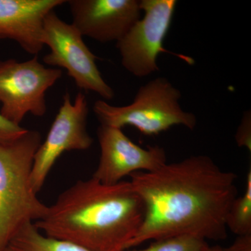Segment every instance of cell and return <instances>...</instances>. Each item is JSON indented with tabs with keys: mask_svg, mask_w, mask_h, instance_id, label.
Returning a JSON list of instances; mask_svg holds the SVG:
<instances>
[{
	"mask_svg": "<svg viewBox=\"0 0 251 251\" xmlns=\"http://www.w3.org/2000/svg\"><path fill=\"white\" fill-rule=\"evenodd\" d=\"M176 4L175 0H140L143 18L117 42L122 66L134 76L146 77L159 71L156 61L161 52L174 54L190 65L194 64L191 57L163 47Z\"/></svg>",
	"mask_w": 251,
	"mask_h": 251,
	"instance_id": "5b68a950",
	"label": "cell"
},
{
	"mask_svg": "<svg viewBox=\"0 0 251 251\" xmlns=\"http://www.w3.org/2000/svg\"><path fill=\"white\" fill-rule=\"evenodd\" d=\"M207 241L193 234L175 236L155 240L143 249H128L125 251H206Z\"/></svg>",
	"mask_w": 251,
	"mask_h": 251,
	"instance_id": "5bb4252c",
	"label": "cell"
},
{
	"mask_svg": "<svg viewBox=\"0 0 251 251\" xmlns=\"http://www.w3.org/2000/svg\"><path fill=\"white\" fill-rule=\"evenodd\" d=\"M238 146L244 147L251 151V112L244 113L240 125L238 127L235 135Z\"/></svg>",
	"mask_w": 251,
	"mask_h": 251,
	"instance_id": "2e32d148",
	"label": "cell"
},
{
	"mask_svg": "<svg viewBox=\"0 0 251 251\" xmlns=\"http://www.w3.org/2000/svg\"><path fill=\"white\" fill-rule=\"evenodd\" d=\"M130 176L145 214L128 249L184 234L206 241L227 239L226 216L237 197V175L221 169L210 157L192 156Z\"/></svg>",
	"mask_w": 251,
	"mask_h": 251,
	"instance_id": "6da1fadb",
	"label": "cell"
},
{
	"mask_svg": "<svg viewBox=\"0 0 251 251\" xmlns=\"http://www.w3.org/2000/svg\"><path fill=\"white\" fill-rule=\"evenodd\" d=\"M62 75L60 69L46 68L37 56L22 62L0 61V113L18 126L28 113L44 116L47 112L46 92Z\"/></svg>",
	"mask_w": 251,
	"mask_h": 251,
	"instance_id": "8992f818",
	"label": "cell"
},
{
	"mask_svg": "<svg viewBox=\"0 0 251 251\" xmlns=\"http://www.w3.org/2000/svg\"><path fill=\"white\" fill-rule=\"evenodd\" d=\"M4 251H92L60 239L48 237L34 224L26 225L10 241Z\"/></svg>",
	"mask_w": 251,
	"mask_h": 251,
	"instance_id": "7c38bea8",
	"label": "cell"
},
{
	"mask_svg": "<svg viewBox=\"0 0 251 251\" xmlns=\"http://www.w3.org/2000/svg\"><path fill=\"white\" fill-rule=\"evenodd\" d=\"M181 92L166 77H157L140 87L133 103L114 106L104 100L95 102L93 110L100 125L122 128L134 127L145 135H156L182 125L194 129L197 119L179 104Z\"/></svg>",
	"mask_w": 251,
	"mask_h": 251,
	"instance_id": "277c9868",
	"label": "cell"
},
{
	"mask_svg": "<svg viewBox=\"0 0 251 251\" xmlns=\"http://www.w3.org/2000/svg\"><path fill=\"white\" fill-rule=\"evenodd\" d=\"M64 0H0V39H11L36 56L44 47V20Z\"/></svg>",
	"mask_w": 251,
	"mask_h": 251,
	"instance_id": "8fae6325",
	"label": "cell"
},
{
	"mask_svg": "<svg viewBox=\"0 0 251 251\" xmlns=\"http://www.w3.org/2000/svg\"><path fill=\"white\" fill-rule=\"evenodd\" d=\"M226 227L237 236L251 234V170L246 180L245 192L237 196L229 206L226 216Z\"/></svg>",
	"mask_w": 251,
	"mask_h": 251,
	"instance_id": "4fadbf2b",
	"label": "cell"
},
{
	"mask_svg": "<svg viewBox=\"0 0 251 251\" xmlns=\"http://www.w3.org/2000/svg\"><path fill=\"white\" fill-rule=\"evenodd\" d=\"M88 114V102L85 94L79 92L74 103L70 94H64L49 134L34 156L31 184L36 193L42 189L51 170L63 153L84 151L92 146L93 138L87 130Z\"/></svg>",
	"mask_w": 251,
	"mask_h": 251,
	"instance_id": "ba28073f",
	"label": "cell"
},
{
	"mask_svg": "<svg viewBox=\"0 0 251 251\" xmlns=\"http://www.w3.org/2000/svg\"><path fill=\"white\" fill-rule=\"evenodd\" d=\"M42 40L50 50L43 59L45 64L66 69L80 90L93 92L105 100L114 98L115 92L99 72L97 56L76 28L62 21L54 11L44 20Z\"/></svg>",
	"mask_w": 251,
	"mask_h": 251,
	"instance_id": "52a82bcc",
	"label": "cell"
},
{
	"mask_svg": "<svg viewBox=\"0 0 251 251\" xmlns=\"http://www.w3.org/2000/svg\"><path fill=\"white\" fill-rule=\"evenodd\" d=\"M27 130L21 126L8 121L0 113V142L1 143H7L17 139L25 133Z\"/></svg>",
	"mask_w": 251,
	"mask_h": 251,
	"instance_id": "9a60e30c",
	"label": "cell"
},
{
	"mask_svg": "<svg viewBox=\"0 0 251 251\" xmlns=\"http://www.w3.org/2000/svg\"><path fill=\"white\" fill-rule=\"evenodd\" d=\"M206 251H224V248L219 247V246H214V247L209 246Z\"/></svg>",
	"mask_w": 251,
	"mask_h": 251,
	"instance_id": "ac0fdd59",
	"label": "cell"
},
{
	"mask_svg": "<svg viewBox=\"0 0 251 251\" xmlns=\"http://www.w3.org/2000/svg\"><path fill=\"white\" fill-rule=\"evenodd\" d=\"M97 135L100 156L92 178L101 184H117L127 175L157 171L167 163L164 149L141 148L131 141L122 128L100 125Z\"/></svg>",
	"mask_w": 251,
	"mask_h": 251,
	"instance_id": "9c48e42d",
	"label": "cell"
},
{
	"mask_svg": "<svg viewBox=\"0 0 251 251\" xmlns=\"http://www.w3.org/2000/svg\"><path fill=\"white\" fill-rule=\"evenodd\" d=\"M143 200L130 181L80 180L63 191L34 223L48 237L92 251H125L145 217Z\"/></svg>",
	"mask_w": 251,
	"mask_h": 251,
	"instance_id": "7a4b0ae2",
	"label": "cell"
},
{
	"mask_svg": "<svg viewBox=\"0 0 251 251\" xmlns=\"http://www.w3.org/2000/svg\"><path fill=\"white\" fill-rule=\"evenodd\" d=\"M224 249V251H251V234L237 236L229 247Z\"/></svg>",
	"mask_w": 251,
	"mask_h": 251,
	"instance_id": "e0dca14e",
	"label": "cell"
},
{
	"mask_svg": "<svg viewBox=\"0 0 251 251\" xmlns=\"http://www.w3.org/2000/svg\"><path fill=\"white\" fill-rule=\"evenodd\" d=\"M41 135L27 130L17 139L0 142V251L26 225L42 219L48 206L31 184L34 156Z\"/></svg>",
	"mask_w": 251,
	"mask_h": 251,
	"instance_id": "3957f363",
	"label": "cell"
},
{
	"mask_svg": "<svg viewBox=\"0 0 251 251\" xmlns=\"http://www.w3.org/2000/svg\"><path fill=\"white\" fill-rule=\"evenodd\" d=\"M72 24L82 36L100 43L119 41L141 18L138 0H69Z\"/></svg>",
	"mask_w": 251,
	"mask_h": 251,
	"instance_id": "30bf717a",
	"label": "cell"
}]
</instances>
